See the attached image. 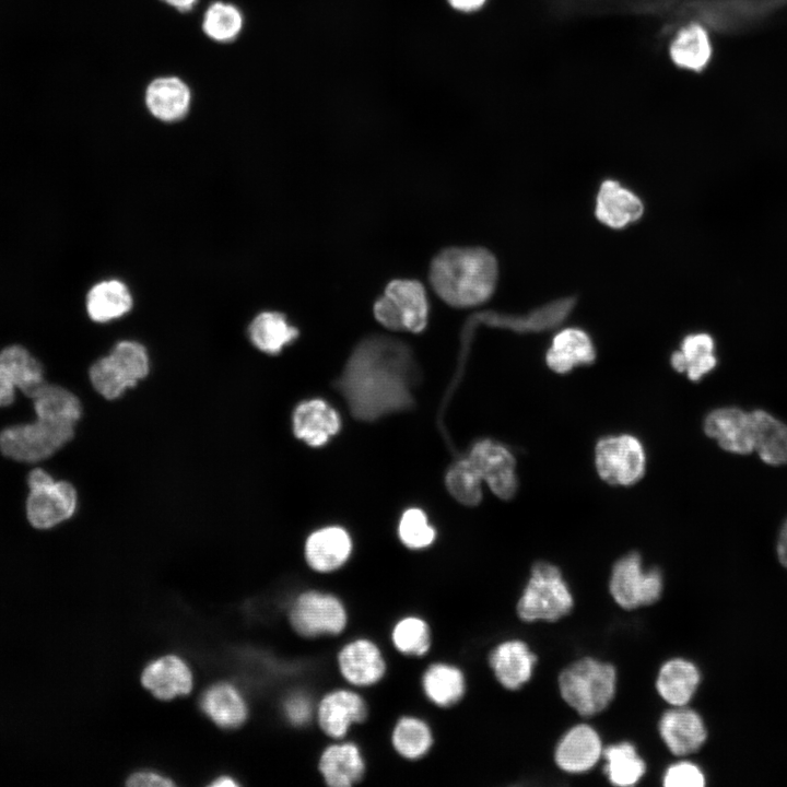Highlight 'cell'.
<instances>
[{"label": "cell", "instance_id": "cell-1", "mask_svg": "<svg viewBox=\"0 0 787 787\" xmlns=\"http://www.w3.org/2000/svg\"><path fill=\"white\" fill-rule=\"evenodd\" d=\"M419 376L412 351L404 342L373 334L353 350L336 387L354 418L375 421L411 409Z\"/></svg>", "mask_w": 787, "mask_h": 787}, {"label": "cell", "instance_id": "cell-46", "mask_svg": "<svg viewBox=\"0 0 787 787\" xmlns=\"http://www.w3.org/2000/svg\"><path fill=\"white\" fill-rule=\"evenodd\" d=\"M127 784L132 787H168L174 785L169 778L154 772H137L129 777Z\"/></svg>", "mask_w": 787, "mask_h": 787}, {"label": "cell", "instance_id": "cell-14", "mask_svg": "<svg viewBox=\"0 0 787 787\" xmlns=\"http://www.w3.org/2000/svg\"><path fill=\"white\" fill-rule=\"evenodd\" d=\"M368 708L365 700L355 691L337 689L326 693L316 708L320 730L327 737L343 739L350 727L366 720Z\"/></svg>", "mask_w": 787, "mask_h": 787}, {"label": "cell", "instance_id": "cell-50", "mask_svg": "<svg viewBox=\"0 0 787 787\" xmlns=\"http://www.w3.org/2000/svg\"><path fill=\"white\" fill-rule=\"evenodd\" d=\"M211 785L215 786V787H225V786H236L237 783L228 776H221V777L216 778Z\"/></svg>", "mask_w": 787, "mask_h": 787}, {"label": "cell", "instance_id": "cell-23", "mask_svg": "<svg viewBox=\"0 0 787 787\" xmlns=\"http://www.w3.org/2000/svg\"><path fill=\"white\" fill-rule=\"evenodd\" d=\"M340 430L337 411L326 401L312 399L301 402L293 413V432L307 445L319 447Z\"/></svg>", "mask_w": 787, "mask_h": 787}, {"label": "cell", "instance_id": "cell-33", "mask_svg": "<svg viewBox=\"0 0 787 787\" xmlns=\"http://www.w3.org/2000/svg\"><path fill=\"white\" fill-rule=\"evenodd\" d=\"M36 418L74 425L81 418V402L68 389L45 383L31 397Z\"/></svg>", "mask_w": 787, "mask_h": 787}, {"label": "cell", "instance_id": "cell-6", "mask_svg": "<svg viewBox=\"0 0 787 787\" xmlns=\"http://www.w3.org/2000/svg\"><path fill=\"white\" fill-rule=\"evenodd\" d=\"M74 425L36 418L33 423L9 426L0 432L1 453L20 462L49 458L74 435Z\"/></svg>", "mask_w": 787, "mask_h": 787}, {"label": "cell", "instance_id": "cell-15", "mask_svg": "<svg viewBox=\"0 0 787 787\" xmlns=\"http://www.w3.org/2000/svg\"><path fill=\"white\" fill-rule=\"evenodd\" d=\"M337 665L342 678L356 688L378 683L386 673V661L379 647L368 638H355L339 650Z\"/></svg>", "mask_w": 787, "mask_h": 787}, {"label": "cell", "instance_id": "cell-48", "mask_svg": "<svg viewBox=\"0 0 787 787\" xmlns=\"http://www.w3.org/2000/svg\"><path fill=\"white\" fill-rule=\"evenodd\" d=\"M777 555L780 564L787 568V520L780 529L777 542Z\"/></svg>", "mask_w": 787, "mask_h": 787}, {"label": "cell", "instance_id": "cell-49", "mask_svg": "<svg viewBox=\"0 0 787 787\" xmlns=\"http://www.w3.org/2000/svg\"><path fill=\"white\" fill-rule=\"evenodd\" d=\"M168 5L181 11L186 12L191 10L198 0H163Z\"/></svg>", "mask_w": 787, "mask_h": 787}, {"label": "cell", "instance_id": "cell-10", "mask_svg": "<svg viewBox=\"0 0 787 787\" xmlns=\"http://www.w3.org/2000/svg\"><path fill=\"white\" fill-rule=\"evenodd\" d=\"M662 575L653 567L645 571L638 553H629L618 560L609 582L614 601L626 610L655 603L662 594Z\"/></svg>", "mask_w": 787, "mask_h": 787}, {"label": "cell", "instance_id": "cell-12", "mask_svg": "<svg viewBox=\"0 0 787 787\" xmlns=\"http://www.w3.org/2000/svg\"><path fill=\"white\" fill-rule=\"evenodd\" d=\"M598 474L613 485H632L645 473L646 455L639 439L629 434L601 438L595 448Z\"/></svg>", "mask_w": 787, "mask_h": 787}, {"label": "cell", "instance_id": "cell-22", "mask_svg": "<svg viewBox=\"0 0 787 787\" xmlns=\"http://www.w3.org/2000/svg\"><path fill=\"white\" fill-rule=\"evenodd\" d=\"M642 200L615 180H604L596 198L597 219L611 228H623L641 219Z\"/></svg>", "mask_w": 787, "mask_h": 787}, {"label": "cell", "instance_id": "cell-43", "mask_svg": "<svg viewBox=\"0 0 787 787\" xmlns=\"http://www.w3.org/2000/svg\"><path fill=\"white\" fill-rule=\"evenodd\" d=\"M662 783L666 787H703L705 777L697 765L681 761L667 768Z\"/></svg>", "mask_w": 787, "mask_h": 787}, {"label": "cell", "instance_id": "cell-42", "mask_svg": "<svg viewBox=\"0 0 787 787\" xmlns=\"http://www.w3.org/2000/svg\"><path fill=\"white\" fill-rule=\"evenodd\" d=\"M398 535L401 542L411 550L431 545L436 537L426 515L419 508H410L401 516Z\"/></svg>", "mask_w": 787, "mask_h": 787}, {"label": "cell", "instance_id": "cell-45", "mask_svg": "<svg viewBox=\"0 0 787 787\" xmlns=\"http://www.w3.org/2000/svg\"><path fill=\"white\" fill-rule=\"evenodd\" d=\"M15 380L14 377L7 366V364L0 357V408L11 404L15 397Z\"/></svg>", "mask_w": 787, "mask_h": 787}, {"label": "cell", "instance_id": "cell-18", "mask_svg": "<svg viewBox=\"0 0 787 787\" xmlns=\"http://www.w3.org/2000/svg\"><path fill=\"white\" fill-rule=\"evenodd\" d=\"M602 742L598 732L586 724L572 727L560 739L554 760L567 773H583L592 768L602 756Z\"/></svg>", "mask_w": 787, "mask_h": 787}, {"label": "cell", "instance_id": "cell-17", "mask_svg": "<svg viewBox=\"0 0 787 787\" xmlns=\"http://www.w3.org/2000/svg\"><path fill=\"white\" fill-rule=\"evenodd\" d=\"M704 431L727 451L743 455L754 450L751 413L740 409L721 408L712 411L704 421Z\"/></svg>", "mask_w": 787, "mask_h": 787}, {"label": "cell", "instance_id": "cell-29", "mask_svg": "<svg viewBox=\"0 0 787 787\" xmlns=\"http://www.w3.org/2000/svg\"><path fill=\"white\" fill-rule=\"evenodd\" d=\"M85 307L95 322H107L127 314L132 307V296L119 280H104L94 284L86 294Z\"/></svg>", "mask_w": 787, "mask_h": 787}, {"label": "cell", "instance_id": "cell-36", "mask_svg": "<svg viewBox=\"0 0 787 787\" xmlns=\"http://www.w3.org/2000/svg\"><path fill=\"white\" fill-rule=\"evenodd\" d=\"M433 733L430 726L415 716L400 717L391 732L393 750L409 761L420 760L433 745Z\"/></svg>", "mask_w": 787, "mask_h": 787}, {"label": "cell", "instance_id": "cell-38", "mask_svg": "<svg viewBox=\"0 0 787 787\" xmlns=\"http://www.w3.org/2000/svg\"><path fill=\"white\" fill-rule=\"evenodd\" d=\"M0 357L11 371L16 389L27 397L31 398L46 383L40 362L25 346L8 345L0 351Z\"/></svg>", "mask_w": 787, "mask_h": 787}, {"label": "cell", "instance_id": "cell-39", "mask_svg": "<svg viewBox=\"0 0 787 787\" xmlns=\"http://www.w3.org/2000/svg\"><path fill=\"white\" fill-rule=\"evenodd\" d=\"M391 642L400 654L410 657H422L428 653L432 645L430 626L420 616H404L393 625Z\"/></svg>", "mask_w": 787, "mask_h": 787}, {"label": "cell", "instance_id": "cell-32", "mask_svg": "<svg viewBox=\"0 0 787 787\" xmlns=\"http://www.w3.org/2000/svg\"><path fill=\"white\" fill-rule=\"evenodd\" d=\"M670 362L677 372H685L693 381L700 380L717 364L713 338L707 333L686 336L680 350L672 353Z\"/></svg>", "mask_w": 787, "mask_h": 787}, {"label": "cell", "instance_id": "cell-20", "mask_svg": "<svg viewBox=\"0 0 787 787\" xmlns=\"http://www.w3.org/2000/svg\"><path fill=\"white\" fill-rule=\"evenodd\" d=\"M352 552L349 533L341 527L314 531L305 542V559L315 572L327 574L342 567Z\"/></svg>", "mask_w": 787, "mask_h": 787}, {"label": "cell", "instance_id": "cell-26", "mask_svg": "<svg viewBox=\"0 0 787 787\" xmlns=\"http://www.w3.org/2000/svg\"><path fill=\"white\" fill-rule=\"evenodd\" d=\"M595 359L596 351L590 337L578 328H566L556 333L545 354L547 365L557 374L591 364Z\"/></svg>", "mask_w": 787, "mask_h": 787}, {"label": "cell", "instance_id": "cell-40", "mask_svg": "<svg viewBox=\"0 0 787 787\" xmlns=\"http://www.w3.org/2000/svg\"><path fill=\"white\" fill-rule=\"evenodd\" d=\"M243 24L239 9L231 3L215 1L204 12L202 30L214 42L230 43L239 35Z\"/></svg>", "mask_w": 787, "mask_h": 787}, {"label": "cell", "instance_id": "cell-7", "mask_svg": "<svg viewBox=\"0 0 787 787\" xmlns=\"http://www.w3.org/2000/svg\"><path fill=\"white\" fill-rule=\"evenodd\" d=\"M30 493L26 498V516L36 529H50L75 512L78 495L67 481H55L44 469L35 468L27 477Z\"/></svg>", "mask_w": 787, "mask_h": 787}, {"label": "cell", "instance_id": "cell-21", "mask_svg": "<svg viewBox=\"0 0 787 787\" xmlns=\"http://www.w3.org/2000/svg\"><path fill=\"white\" fill-rule=\"evenodd\" d=\"M318 771L328 786L351 787L364 777L366 765L355 743L337 742L321 752Z\"/></svg>", "mask_w": 787, "mask_h": 787}, {"label": "cell", "instance_id": "cell-37", "mask_svg": "<svg viewBox=\"0 0 787 787\" xmlns=\"http://www.w3.org/2000/svg\"><path fill=\"white\" fill-rule=\"evenodd\" d=\"M604 772L615 786H633L645 774L646 764L630 742L612 744L602 750Z\"/></svg>", "mask_w": 787, "mask_h": 787}, {"label": "cell", "instance_id": "cell-44", "mask_svg": "<svg viewBox=\"0 0 787 787\" xmlns=\"http://www.w3.org/2000/svg\"><path fill=\"white\" fill-rule=\"evenodd\" d=\"M283 712L287 720L294 726H304L315 713L312 700L302 692L290 694L283 703Z\"/></svg>", "mask_w": 787, "mask_h": 787}, {"label": "cell", "instance_id": "cell-19", "mask_svg": "<svg viewBox=\"0 0 787 787\" xmlns=\"http://www.w3.org/2000/svg\"><path fill=\"white\" fill-rule=\"evenodd\" d=\"M537 656L519 639L498 644L489 655V665L500 684L507 690H518L532 676Z\"/></svg>", "mask_w": 787, "mask_h": 787}, {"label": "cell", "instance_id": "cell-41", "mask_svg": "<svg viewBox=\"0 0 787 787\" xmlns=\"http://www.w3.org/2000/svg\"><path fill=\"white\" fill-rule=\"evenodd\" d=\"M482 479L468 457L453 463L446 473V488L451 496L467 506H474L482 498Z\"/></svg>", "mask_w": 787, "mask_h": 787}, {"label": "cell", "instance_id": "cell-4", "mask_svg": "<svg viewBox=\"0 0 787 787\" xmlns=\"http://www.w3.org/2000/svg\"><path fill=\"white\" fill-rule=\"evenodd\" d=\"M573 604L572 594L560 568L551 563L538 562L531 568L516 610L526 622H553L567 615Z\"/></svg>", "mask_w": 787, "mask_h": 787}, {"label": "cell", "instance_id": "cell-3", "mask_svg": "<svg viewBox=\"0 0 787 787\" xmlns=\"http://www.w3.org/2000/svg\"><path fill=\"white\" fill-rule=\"evenodd\" d=\"M615 686V668L591 657L571 663L559 676L563 700L584 717L607 708L614 697Z\"/></svg>", "mask_w": 787, "mask_h": 787}, {"label": "cell", "instance_id": "cell-34", "mask_svg": "<svg viewBox=\"0 0 787 787\" xmlns=\"http://www.w3.org/2000/svg\"><path fill=\"white\" fill-rule=\"evenodd\" d=\"M248 334L257 349L268 354H277L296 339L298 330L289 324L283 314L263 312L254 318Z\"/></svg>", "mask_w": 787, "mask_h": 787}, {"label": "cell", "instance_id": "cell-25", "mask_svg": "<svg viewBox=\"0 0 787 787\" xmlns=\"http://www.w3.org/2000/svg\"><path fill=\"white\" fill-rule=\"evenodd\" d=\"M142 684L157 698L171 700L188 694L192 673L179 657L168 655L150 662L142 672Z\"/></svg>", "mask_w": 787, "mask_h": 787}, {"label": "cell", "instance_id": "cell-9", "mask_svg": "<svg viewBox=\"0 0 787 787\" xmlns=\"http://www.w3.org/2000/svg\"><path fill=\"white\" fill-rule=\"evenodd\" d=\"M289 620L298 635L315 638L341 634L348 624V612L337 596L320 590H307L291 606Z\"/></svg>", "mask_w": 787, "mask_h": 787}, {"label": "cell", "instance_id": "cell-13", "mask_svg": "<svg viewBox=\"0 0 787 787\" xmlns=\"http://www.w3.org/2000/svg\"><path fill=\"white\" fill-rule=\"evenodd\" d=\"M468 458L482 481L502 500H510L517 491L516 460L504 445L492 439L477 442Z\"/></svg>", "mask_w": 787, "mask_h": 787}, {"label": "cell", "instance_id": "cell-47", "mask_svg": "<svg viewBox=\"0 0 787 787\" xmlns=\"http://www.w3.org/2000/svg\"><path fill=\"white\" fill-rule=\"evenodd\" d=\"M450 7L460 12H473L481 9L486 0H447Z\"/></svg>", "mask_w": 787, "mask_h": 787}, {"label": "cell", "instance_id": "cell-8", "mask_svg": "<svg viewBox=\"0 0 787 787\" xmlns=\"http://www.w3.org/2000/svg\"><path fill=\"white\" fill-rule=\"evenodd\" d=\"M428 301L415 280H393L374 305L376 319L390 330L421 332L427 324Z\"/></svg>", "mask_w": 787, "mask_h": 787}, {"label": "cell", "instance_id": "cell-16", "mask_svg": "<svg viewBox=\"0 0 787 787\" xmlns=\"http://www.w3.org/2000/svg\"><path fill=\"white\" fill-rule=\"evenodd\" d=\"M658 729L669 751L677 756L696 752L707 738L701 716L685 705L674 706L665 712Z\"/></svg>", "mask_w": 787, "mask_h": 787}, {"label": "cell", "instance_id": "cell-31", "mask_svg": "<svg viewBox=\"0 0 787 787\" xmlns=\"http://www.w3.org/2000/svg\"><path fill=\"white\" fill-rule=\"evenodd\" d=\"M754 450L768 465L787 463V425L763 410L751 412Z\"/></svg>", "mask_w": 787, "mask_h": 787}, {"label": "cell", "instance_id": "cell-5", "mask_svg": "<svg viewBox=\"0 0 787 787\" xmlns=\"http://www.w3.org/2000/svg\"><path fill=\"white\" fill-rule=\"evenodd\" d=\"M150 369L146 349L136 341H120L90 367V380L104 398L113 400L134 387Z\"/></svg>", "mask_w": 787, "mask_h": 787}, {"label": "cell", "instance_id": "cell-2", "mask_svg": "<svg viewBox=\"0 0 787 787\" xmlns=\"http://www.w3.org/2000/svg\"><path fill=\"white\" fill-rule=\"evenodd\" d=\"M498 277L494 255L482 247H451L432 260L430 282L435 293L454 307H471L486 302Z\"/></svg>", "mask_w": 787, "mask_h": 787}, {"label": "cell", "instance_id": "cell-24", "mask_svg": "<svg viewBox=\"0 0 787 787\" xmlns=\"http://www.w3.org/2000/svg\"><path fill=\"white\" fill-rule=\"evenodd\" d=\"M144 101L146 108L155 118L164 122H174L187 115L191 104V91L177 77H161L148 85Z\"/></svg>", "mask_w": 787, "mask_h": 787}, {"label": "cell", "instance_id": "cell-28", "mask_svg": "<svg viewBox=\"0 0 787 787\" xmlns=\"http://www.w3.org/2000/svg\"><path fill=\"white\" fill-rule=\"evenodd\" d=\"M421 685L427 700L442 708L456 705L466 693L463 672L446 662L431 663L423 672Z\"/></svg>", "mask_w": 787, "mask_h": 787}, {"label": "cell", "instance_id": "cell-30", "mask_svg": "<svg viewBox=\"0 0 787 787\" xmlns=\"http://www.w3.org/2000/svg\"><path fill=\"white\" fill-rule=\"evenodd\" d=\"M201 708L223 728L238 727L247 717L244 697L230 683H218L209 688L201 697Z\"/></svg>", "mask_w": 787, "mask_h": 787}, {"label": "cell", "instance_id": "cell-11", "mask_svg": "<svg viewBox=\"0 0 787 787\" xmlns=\"http://www.w3.org/2000/svg\"><path fill=\"white\" fill-rule=\"evenodd\" d=\"M576 303L574 297H565L552 301L540 306L526 315H506L492 310L482 312L471 316L463 327L462 348L460 353V366L465 364L469 350L471 332L478 324L491 327L512 329L516 332H540L559 326L566 319Z\"/></svg>", "mask_w": 787, "mask_h": 787}, {"label": "cell", "instance_id": "cell-27", "mask_svg": "<svg viewBox=\"0 0 787 787\" xmlns=\"http://www.w3.org/2000/svg\"><path fill=\"white\" fill-rule=\"evenodd\" d=\"M701 681L697 667L682 658L665 662L656 680L659 695L672 706L686 705L695 694Z\"/></svg>", "mask_w": 787, "mask_h": 787}, {"label": "cell", "instance_id": "cell-35", "mask_svg": "<svg viewBox=\"0 0 787 787\" xmlns=\"http://www.w3.org/2000/svg\"><path fill=\"white\" fill-rule=\"evenodd\" d=\"M670 56L680 68L700 71L712 57L707 32L698 24H691L679 32L671 44Z\"/></svg>", "mask_w": 787, "mask_h": 787}]
</instances>
